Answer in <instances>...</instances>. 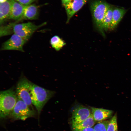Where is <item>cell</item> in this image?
Masks as SVG:
<instances>
[{
	"label": "cell",
	"instance_id": "1",
	"mask_svg": "<svg viewBox=\"0 0 131 131\" xmlns=\"http://www.w3.org/2000/svg\"><path fill=\"white\" fill-rule=\"evenodd\" d=\"M30 90L32 104L37 110L39 117L43 107L55 92L44 89L31 82Z\"/></svg>",
	"mask_w": 131,
	"mask_h": 131
},
{
	"label": "cell",
	"instance_id": "2",
	"mask_svg": "<svg viewBox=\"0 0 131 131\" xmlns=\"http://www.w3.org/2000/svg\"><path fill=\"white\" fill-rule=\"evenodd\" d=\"M17 95L13 88L0 93V117L2 119L10 115L16 103Z\"/></svg>",
	"mask_w": 131,
	"mask_h": 131
},
{
	"label": "cell",
	"instance_id": "3",
	"mask_svg": "<svg viewBox=\"0 0 131 131\" xmlns=\"http://www.w3.org/2000/svg\"><path fill=\"white\" fill-rule=\"evenodd\" d=\"M110 5L105 1L96 0L90 5V9L96 28L104 37L105 36L103 27V21L106 12Z\"/></svg>",
	"mask_w": 131,
	"mask_h": 131
},
{
	"label": "cell",
	"instance_id": "4",
	"mask_svg": "<svg viewBox=\"0 0 131 131\" xmlns=\"http://www.w3.org/2000/svg\"><path fill=\"white\" fill-rule=\"evenodd\" d=\"M35 112L22 100L17 98L15 105L10 114L14 120H25L35 115Z\"/></svg>",
	"mask_w": 131,
	"mask_h": 131
},
{
	"label": "cell",
	"instance_id": "5",
	"mask_svg": "<svg viewBox=\"0 0 131 131\" xmlns=\"http://www.w3.org/2000/svg\"><path fill=\"white\" fill-rule=\"evenodd\" d=\"M30 82L25 77H21L17 82L15 91L17 98L24 102L31 108L32 104L30 90Z\"/></svg>",
	"mask_w": 131,
	"mask_h": 131
},
{
	"label": "cell",
	"instance_id": "6",
	"mask_svg": "<svg viewBox=\"0 0 131 131\" xmlns=\"http://www.w3.org/2000/svg\"><path fill=\"white\" fill-rule=\"evenodd\" d=\"M46 24V22H44L36 25L30 22L19 24L15 23L13 27V33L27 41L36 30Z\"/></svg>",
	"mask_w": 131,
	"mask_h": 131
},
{
	"label": "cell",
	"instance_id": "7",
	"mask_svg": "<svg viewBox=\"0 0 131 131\" xmlns=\"http://www.w3.org/2000/svg\"><path fill=\"white\" fill-rule=\"evenodd\" d=\"M27 41L20 36L13 34L9 39L2 44V50H16L24 52L23 46Z\"/></svg>",
	"mask_w": 131,
	"mask_h": 131
},
{
	"label": "cell",
	"instance_id": "8",
	"mask_svg": "<svg viewBox=\"0 0 131 131\" xmlns=\"http://www.w3.org/2000/svg\"><path fill=\"white\" fill-rule=\"evenodd\" d=\"M90 110L87 107L81 105L76 106L72 113V126H75L87 118L90 115Z\"/></svg>",
	"mask_w": 131,
	"mask_h": 131
},
{
	"label": "cell",
	"instance_id": "9",
	"mask_svg": "<svg viewBox=\"0 0 131 131\" xmlns=\"http://www.w3.org/2000/svg\"><path fill=\"white\" fill-rule=\"evenodd\" d=\"M88 0H71L65 5L67 15L66 23L69 22L71 18L83 7Z\"/></svg>",
	"mask_w": 131,
	"mask_h": 131
},
{
	"label": "cell",
	"instance_id": "10",
	"mask_svg": "<svg viewBox=\"0 0 131 131\" xmlns=\"http://www.w3.org/2000/svg\"><path fill=\"white\" fill-rule=\"evenodd\" d=\"M11 8L9 19L19 20L22 18L25 6L15 0H10Z\"/></svg>",
	"mask_w": 131,
	"mask_h": 131
},
{
	"label": "cell",
	"instance_id": "11",
	"mask_svg": "<svg viewBox=\"0 0 131 131\" xmlns=\"http://www.w3.org/2000/svg\"><path fill=\"white\" fill-rule=\"evenodd\" d=\"M91 108V114L95 122L102 121L108 118L111 116L113 113L110 110L92 107Z\"/></svg>",
	"mask_w": 131,
	"mask_h": 131
},
{
	"label": "cell",
	"instance_id": "12",
	"mask_svg": "<svg viewBox=\"0 0 131 131\" xmlns=\"http://www.w3.org/2000/svg\"><path fill=\"white\" fill-rule=\"evenodd\" d=\"M126 12V10L124 8L114 7L112 19L110 30H113L116 27Z\"/></svg>",
	"mask_w": 131,
	"mask_h": 131
},
{
	"label": "cell",
	"instance_id": "13",
	"mask_svg": "<svg viewBox=\"0 0 131 131\" xmlns=\"http://www.w3.org/2000/svg\"><path fill=\"white\" fill-rule=\"evenodd\" d=\"M38 13L37 7L35 5L32 4L25 6L22 19H35L37 18Z\"/></svg>",
	"mask_w": 131,
	"mask_h": 131
},
{
	"label": "cell",
	"instance_id": "14",
	"mask_svg": "<svg viewBox=\"0 0 131 131\" xmlns=\"http://www.w3.org/2000/svg\"><path fill=\"white\" fill-rule=\"evenodd\" d=\"M11 3L10 0H8L4 3H0V24L9 18L10 14Z\"/></svg>",
	"mask_w": 131,
	"mask_h": 131
},
{
	"label": "cell",
	"instance_id": "15",
	"mask_svg": "<svg viewBox=\"0 0 131 131\" xmlns=\"http://www.w3.org/2000/svg\"><path fill=\"white\" fill-rule=\"evenodd\" d=\"M95 122L91 113L85 120L77 125L72 126L73 131H81L82 130L89 127H92L95 125Z\"/></svg>",
	"mask_w": 131,
	"mask_h": 131
},
{
	"label": "cell",
	"instance_id": "16",
	"mask_svg": "<svg viewBox=\"0 0 131 131\" xmlns=\"http://www.w3.org/2000/svg\"><path fill=\"white\" fill-rule=\"evenodd\" d=\"M114 7L110 5L104 16L103 21V27L104 31L110 30L111 24Z\"/></svg>",
	"mask_w": 131,
	"mask_h": 131
},
{
	"label": "cell",
	"instance_id": "17",
	"mask_svg": "<svg viewBox=\"0 0 131 131\" xmlns=\"http://www.w3.org/2000/svg\"><path fill=\"white\" fill-rule=\"evenodd\" d=\"M50 42L52 47L56 51H58L66 44V43L59 36L55 35L51 39Z\"/></svg>",
	"mask_w": 131,
	"mask_h": 131
},
{
	"label": "cell",
	"instance_id": "18",
	"mask_svg": "<svg viewBox=\"0 0 131 131\" xmlns=\"http://www.w3.org/2000/svg\"><path fill=\"white\" fill-rule=\"evenodd\" d=\"M15 23H12L2 26L0 28V37L8 35L13 33V27Z\"/></svg>",
	"mask_w": 131,
	"mask_h": 131
},
{
	"label": "cell",
	"instance_id": "19",
	"mask_svg": "<svg viewBox=\"0 0 131 131\" xmlns=\"http://www.w3.org/2000/svg\"><path fill=\"white\" fill-rule=\"evenodd\" d=\"M107 131H118L116 114L114 115L109 121L107 126Z\"/></svg>",
	"mask_w": 131,
	"mask_h": 131
},
{
	"label": "cell",
	"instance_id": "20",
	"mask_svg": "<svg viewBox=\"0 0 131 131\" xmlns=\"http://www.w3.org/2000/svg\"><path fill=\"white\" fill-rule=\"evenodd\" d=\"M109 121L99 122L93 128L94 131H107V126Z\"/></svg>",
	"mask_w": 131,
	"mask_h": 131
},
{
	"label": "cell",
	"instance_id": "21",
	"mask_svg": "<svg viewBox=\"0 0 131 131\" xmlns=\"http://www.w3.org/2000/svg\"><path fill=\"white\" fill-rule=\"evenodd\" d=\"M20 4L24 5L27 6L31 4L36 0H15Z\"/></svg>",
	"mask_w": 131,
	"mask_h": 131
},
{
	"label": "cell",
	"instance_id": "22",
	"mask_svg": "<svg viewBox=\"0 0 131 131\" xmlns=\"http://www.w3.org/2000/svg\"><path fill=\"white\" fill-rule=\"evenodd\" d=\"M81 131H94L93 127H89L84 129Z\"/></svg>",
	"mask_w": 131,
	"mask_h": 131
},
{
	"label": "cell",
	"instance_id": "23",
	"mask_svg": "<svg viewBox=\"0 0 131 131\" xmlns=\"http://www.w3.org/2000/svg\"><path fill=\"white\" fill-rule=\"evenodd\" d=\"M71 0H61L62 5L64 6L65 4Z\"/></svg>",
	"mask_w": 131,
	"mask_h": 131
},
{
	"label": "cell",
	"instance_id": "24",
	"mask_svg": "<svg viewBox=\"0 0 131 131\" xmlns=\"http://www.w3.org/2000/svg\"><path fill=\"white\" fill-rule=\"evenodd\" d=\"M8 0H0V3H4L6 1Z\"/></svg>",
	"mask_w": 131,
	"mask_h": 131
}]
</instances>
